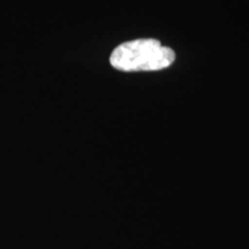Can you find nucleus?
Listing matches in <instances>:
<instances>
[{
  "instance_id": "1",
  "label": "nucleus",
  "mask_w": 249,
  "mask_h": 249,
  "mask_svg": "<svg viewBox=\"0 0 249 249\" xmlns=\"http://www.w3.org/2000/svg\"><path fill=\"white\" fill-rule=\"evenodd\" d=\"M174 58L172 49L163 46L156 39L144 38L117 46L111 53L110 62L123 71H160L171 66Z\"/></svg>"
}]
</instances>
